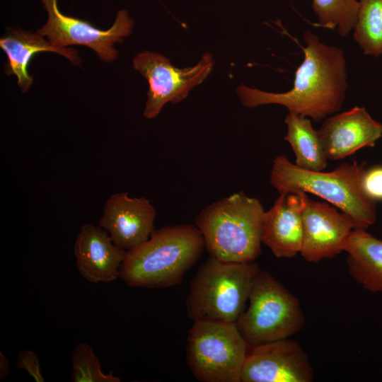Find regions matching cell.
<instances>
[{
    "instance_id": "7",
    "label": "cell",
    "mask_w": 382,
    "mask_h": 382,
    "mask_svg": "<svg viewBox=\"0 0 382 382\" xmlns=\"http://www.w3.org/2000/svg\"><path fill=\"white\" fill-rule=\"evenodd\" d=\"M248 347L236 323L195 321L188 331L187 364L199 381L241 382Z\"/></svg>"
},
{
    "instance_id": "13",
    "label": "cell",
    "mask_w": 382,
    "mask_h": 382,
    "mask_svg": "<svg viewBox=\"0 0 382 382\" xmlns=\"http://www.w3.org/2000/svg\"><path fill=\"white\" fill-rule=\"evenodd\" d=\"M327 158H345L382 137V125L363 107L355 106L326 119L318 130Z\"/></svg>"
},
{
    "instance_id": "5",
    "label": "cell",
    "mask_w": 382,
    "mask_h": 382,
    "mask_svg": "<svg viewBox=\"0 0 382 382\" xmlns=\"http://www.w3.org/2000/svg\"><path fill=\"white\" fill-rule=\"evenodd\" d=\"M260 270L255 261L224 262L209 257L197 269L185 301L193 322L236 323L245 308L253 281Z\"/></svg>"
},
{
    "instance_id": "23",
    "label": "cell",
    "mask_w": 382,
    "mask_h": 382,
    "mask_svg": "<svg viewBox=\"0 0 382 382\" xmlns=\"http://www.w3.org/2000/svg\"><path fill=\"white\" fill-rule=\"evenodd\" d=\"M16 364L18 369L25 371L36 382H44L39 357L35 352L30 349L20 351Z\"/></svg>"
},
{
    "instance_id": "15",
    "label": "cell",
    "mask_w": 382,
    "mask_h": 382,
    "mask_svg": "<svg viewBox=\"0 0 382 382\" xmlns=\"http://www.w3.org/2000/svg\"><path fill=\"white\" fill-rule=\"evenodd\" d=\"M306 196V193H280L272 207L264 213L262 242L276 257L300 254Z\"/></svg>"
},
{
    "instance_id": "8",
    "label": "cell",
    "mask_w": 382,
    "mask_h": 382,
    "mask_svg": "<svg viewBox=\"0 0 382 382\" xmlns=\"http://www.w3.org/2000/svg\"><path fill=\"white\" fill-rule=\"evenodd\" d=\"M214 60L205 53L193 66L175 67L169 59L161 54L144 51L133 59V67L147 80L149 88L144 116L156 117L167 103H177L184 100L190 91L202 83L211 73Z\"/></svg>"
},
{
    "instance_id": "24",
    "label": "cell",
    "mask_w": 382,
    "mask_h": 382,
    "mask_svg": "<svg viewBox=\"0 0 382 382\" xmlns=\"http://www.w3.org/2000/svg\"><path fill=\"white\" fill-rule=\"evenodd\" d=\"M9 374V361L8 358L0 352V380H4Z\"/></svg>"
},
{
    "instance_id": "20",
    "label": "cell",
    "mask_w": 382,
    "mask_h": 382,
    "mask_svg": "<svg viewBox=\"0 0 382 382\" xmlns=\"http://www.w3.org/2000/svg\"><path fill=\"white\" fill-rule=\"evenodd\" d=\"M359 3L357 0H313L312 8L317 16V25L328 29H337L346 36L357 22Z\"/></svg>"
},
{
    "instance_id": "21",
    "label": "cell",
    "mask_w": 382,
    "mask_h": 382,
    "mask_svg": "<svg viewBox=\"0 0 382 382\" xmlns=\"http://www.w3.org/2000/svg\"><path fill=\"white\" fill-rule=\"evenodd\" d=\"M74 382H120L119 376L112 371L105 374L101 369L100 361L88 344L80 342L71 353Z\"/></svg>"
},
{
    "instance_id": "19",
    "label": "cell",
    "mask_w": 382,
    "mask_h": 382,
    "mask_svg": "<svg viewBox=\"0 0 382 382\" xmlns=\"http://www.w3.org/2000/svg\"><path fill=\"white\" fill-rule=\"evenodd\" d=\"M354 39L364 54H382V0H359Z\"/></svg>"
},
{
    "instance_id": "6",
    "label": "cell",
    "mask_w": 382,
    "mask_h": 382,
    "mask_svg": "<svg viewBox=\"0 0 382 382\" xmlns=\"http://www.w3.org/2000/svg\"><path fill=\"white\" fill-rule=\"evenodd\" d=\"M248 301L236 325L249 346L289 338L305 324L298 298L267 270L255 275Z\"/></svg>"
},
{
    "instance_id": "10",
    "label": "cell",
    "mask_w": 382,
    "mask_h": 382,
    "mask_svg": "<svg viewBox=\"0 0 382 382\" xmlns=\"http://www.w3.org/2000/svg\"><path fill=\"white\" fill-rule=\"evenodd\" d=\"M313 369L300 344L289 338L249 346L241 382H311Z\"/></svg>"
},
{
    "instance_id": "12",
    "label": "cell",
    "mask_w": 382,
    "mask_h": 382,
    "mask_svg": "<svg viewBox=\"0 0 382 382\" xmlns=\"http://www.w3.org/2000/svg\"><path fill=\"white\" fill-rule=\"evenodd\" d=\"M156 216V209L148 199L120 192L107 199L98 225L108 232L115 244L129 250L149 238Z\"/></svg>"
},
{
    "instance_id": "2",
    "label": "cell",
    "mask_w": 382,
    "mask_h": 382,
    "mask_svg": "<svg viewBox=\"0 0 382 382\" xmlns=\"http://www.w3.org/2000/svg\"><path fill=\"white\" fill-rule=\"evenodd\" d=\"M204 248L195 225H170L154 230L146 242L127 251L120 278L135 288L175 286L199 260Z\"/></svg>"
},
{
    "instance_id": "1",
    "label": "cell",
    "mask_w": 382,
    "mask_h": 382,
    "mask_svg": "<svg viewBox=\"0 0 382 382\" xmlns=\"http://www.w3.org/2000/svg\"><path fill=\"white\" fill-rule=\"evenodd\" d=\"M303 40L304 59L296 71L292 88L275 93L241 85L236 93L243 106L278 104L316 122L341 109L347 86L343 51L320 42L310 31L303 33Z\"/></svg>"
},
{
    "instance_id": "4",
    "label": "cell",
    "mask_w": 382,
    "mask_h": 382,
    "mask_svg": "<svg viewBox=\"0 0 382 382\" xmlns=\"http://www.w3.org/2000/svg\"><path fill=\"white\" fill-rule=\"evenodd\" d=\"M264 209L239 192L214 202L195 218L209 257L224 262L255 261L261 254Z\"/></svg>"
},
{
    "instance_id": "16",
    "label": "cell",
    "mask_w": 382,
    "mask_h": 382,
    "mask_svg": "<svg viewBox=\"0 0 382 382\" xmlns=\"http://www.w3.org/2000/svg\"><path fill=\"white\" fill-rule=\"evenodd\" d=\"M0 47L8 57L4 67L8 76L15 75L22 93H25L32 85L33 78L28 72V66L33 55L41 52H54L63 55L74 65L79 66L81 58L73 48H58L53 46L38 33L12 30L0 40Z\"/></svg>"
},
{
    "instance_id": "9",
    "label": "cell",
    "mask_w": 382,
    "mask_h": 382,
    "mask_svg": "<svg viewBox=\"0 0 382 382\" xmlns=\"http://www.w3.org/2000/svg\"><path fill=\"white\" fill-rule=\"evenodd\" d=\"M47 13V23L37 30L45 36L54 47L80 45L96 52L100 59L111 62L118 56L113 47L115 42L122 43L132 33L134 21L125 9L118 11L113 25L108 30H100L86 21L62 13L57 0H40Z\"/></svg>"
},
{
    "instance_id": "3",
    "label": "cell",
    "mask_w": 382,
    "mask_h": 382,
    "mask_svg": "<svg viewBox=\"0 0 382 382\" xmlns=\"http://www.w3.org/2000/svg\"><path fill=\"white\" fill-rule=\"evenodd\" d=\"M272 163L270 183L279 194L315 195L349 215L356 228L366 229L376 222V202L362 187L365 163H342L330 172L301 168L284 155Z\"/></svg>"
},
{
    "instance_id": "18",
    "label": "cell",
    "mask_w": 382,
    "mask_h": 382,
    "mask_svg": "<svg viewBox=\"0 0 382 382\" xmlns=\"http://www.w3.org/2000/svg\"><path fill=\"white\" fill-rule=\"evenodd\" d=\"M287 126V141L295 154V164L303 169L314 171L323 170L328 164V158L318 132L306 117L289 112L285 117Z\"/></svg>"
},
{
    "instance_id": "11",
    "label": "cell",
    "mask_w": 382,
    "mask_h": 382,
    "mask_svg": "<svg viewBox=\"0 0 382 382\" xmlns=\"http://www.w3.org/2000/svg\"><path fill=\"white\" fill-rule=\"evenodd\" d=\"M303 242L301 255L308 262L332 259L345 251L347 241L356 228L352 218L339 212L325 202L306 198L302 214Z\"/></svg>"
},
{
    "instance_id": "22",
    "label": "cell",
    "mask_w": 382,
    "mask_h": 382,
    "mask_svg": "<svg viewBox=\"0 0 382 382\" xmlns=\"http://www.w3.org/2000/svg\"><path fill=\"white\" fill-rule=\"evenodd\" d=\"M362 187L370 199L375 202L382 200V166L365 170L362 177Z\"/></svg>"
},
{
    "instance_id": "14",
    "label": "cell",
    "mask_w": 382,
    "mask_h": 382,
    "mask_svg": "<svg viewBox=\"0 0 382 382\" xmlns=\"http://www.w3.org/2000/svg\"><path fill=\"white\" fill-rule=\"evenodd\" d=\"M127 251L114 243L107 231L91 224L81 227L74 245L76 267L91 283H108L120 278Z\"/></svg>"
},
{
    "instance_id": "17",
    "label": "cell",
    "mask_w": 382,
    "mask_h": 382,
    "mask_svg": "<svg viewBox=\"0 0 382 382\" xmlns=\"http://www.w3.org/2000/svg\"><path fill=\"white\" fill-rule=\"evenodd\" d=\"M349 274L364 289L382 293V240L354 228L345 248Z\"/></svg>"
}]
</instances>
